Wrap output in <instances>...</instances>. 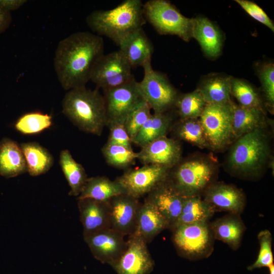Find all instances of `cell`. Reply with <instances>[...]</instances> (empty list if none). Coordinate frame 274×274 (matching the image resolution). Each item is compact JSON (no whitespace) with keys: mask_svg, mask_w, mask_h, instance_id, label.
Masks as SVG:
<instances>
[{"mask_svg":"<svg viewBox=\"0 0 274 274\" xmlns=\"http://www.w3.org/2000/svg\"><path fill=\"white\" fill-rule=\"evenodd\" d=\"M104 51L102 37L90 32H76L61 40L55 52L54 67L62 87L70 90L85 87Z\"/></svg>","mask_w":274,"mask_h":274,"instance_id":"cell-1","label":"cell"},{"mask_svg":"<svg viewBox=\"0 0 274 274\" xmlns=\"http://www.w3.org/2000/svg\"><path fill=\"white\" fill-rule=\"evenodd\" d=\"M141 0H125L109 10H95L86 18L89 27L97 35L104 36L119 47L146 23Z\"/></svg>","mask_w":274,"mask_h":274,"instance_id":"cell-2","label":"cell"},{"mask_svg":"<svg viewBox=\"0 0 274 274\" xmlns=\"http://www.w3.org/2000/svg\"><path fill=\"white\" fill-rule=\"evenodd\" d=\"M62 113L83 131L100 135L107 126L104 96L85 86L68 90L62 102Z\"/></svg>","mask_w":274,"mask_h":274,"instance_id":"cell-3","label":"cell"},{"mask_svg":"<svg viewBox=\"0 0 274 274\" xmlns=\"http://www.w3.org/2000/svg\"><path fill=\"white\" fill-rule=\"evenodd\" d=\"M270 150L265 127L258 128L234 141L227 156V165L239 175H256L268 164Z\"/></svg>","mask_w":274,"mask_h":274,"instance_id":"cell-4","label":"cell"},{"mask_svg":"<svg viewBox=\"0 0 274 274\" xmlns=\"http://www.w3.org/2000/svg\"><path fill=\"white\" fill-rule=\"evenodd\" d=\"M210 157H193L180 162L170 169L168 178L184 197L198 195L207 187L217 169Z\"/></svg>","mask_w":274,"mask_h":274,"instance_id":"cell-5","label":"cell"},{"mask_svg":"<svg viewBox=\"0 0 274 274\" xmlns=\"http://www.w3.org/2000/svg\"><path fill=\"white\" fill-rule=\"evenodd\" d=\"M234 106L232 100L207 104L199 118L211 149L220 150L235 141L232 129Z\"/></svg>","mask_w":274,"mask_h":274,"instance_id":"cell-6","label":"cell"},{"mask_svg":"<svg viewBox=\"0 0 274 274\" xmlns=\"http://www.w3.org/2000/svg\"><path fill=\"white\" fill-rule=\"evenodd\" d=\"M145 18L161 35H176L185 41L192 38L193 18L183 15L170 2L150 0L143 4Z\"/></svg>","mask_w":274,"mask_h":274,"instance_id":"cell-7","label":"cell"},{"mask_svg":"<svg viewBox=\"0 0 274 274\" xmlns=\"http://www.w3.org/2000/svg\"><path fill=\"white\" fill-rule=\"evenodd\" d=\"M151 61L143 66L144 76L138 85L144 100L154 113H166L175 107L179 94L162 73L154 70Z\"/></svg>","mask_w":274,"mask_h":274,"instance_id":"cell-8","label":"cell"},{"mask_svg":"<svg viewBox=\"0 0 274 274\" xmlns=\"http://www.w3.org/2000/svg\"><path fill=\"white\" fill-rule=\"evenodd\" d=\"M131 68L118 50L101 56L94 67L90 80L105 91L135 79Z\"/></svg>","mask_w":274,"mask_h":274,"instance_id":"cell-9","label":"cell"},{"mask_svg":"<svg viewBox=\"0 0 274 274\" xmlns=\"http://www.w3.org/2000/svg\"><path fill=\"white\" fill-rule=\"evenodd\" d=\"M104 93L107 126L124 124L130 113L144 100L135 79Z\"/></svg>","mask_w":274,"mask_h":274,"instance_id":"cell-10","label":"cell"},{"mask_svg":"<svg viewBox=\"0 0 274 274\" xmlns=\"http://www.w3.org/2000/svg\"><path fill=\"white\" fill-rule=\"evenodd\" d=\"M170 169L156 164H144L136 169H127L116 180L121 185L125 194L139 199L166 180Z\"/></svg>","mask_w":274,"mask_h":274,"instance_id":"cell-11","label":"cell"},{"mask_svg":"<svg viewBox=\"0 0 274 274\" xmlns=\"http://www.w3.org/2000/svg\"><path fill=\"white\" fill-rule=\"evenodd\" d=\"M147 243L135 234L129 235L124 252L112 265L117 274H149L153 270Z\"/></svg>","mask_w":274,"mask_h":274,"instance_id":"cell-12","label":"cell"},{"mask_svg":"<svg viewBox=\"0 0 274 274\" xmlns=\"http://www.w3.org/2000/svg\"><path fill=\"white\" fill-rule=\"evenodd\" d=\"M83 236L94 258L111 266L121 256L126 246L124 235L111 227Z\"/></svg>","mask_w":274,"mask_h":274,"instance_id":"cell-13","label":"cell"},{"mask_svg":"<svg viewBox=\"0 0 274 274\" xmlns=\"http://www.w3.org/2000/svg\"><path fill=\"white\" fill-rule=\"evenodd\" d=\"M107 202L110 227L124 236L133 234L141 205L138 199L124 193L112 197Z\"/></svg>","mask_w":274,"mask_h":274,"instance_id":"cell-14","label":"cell"},{"mask_svg":"<svg viewBox=\"0 0 274 274\" xmlns=\"http://www.w3.org/2000/svg\"><path fill=\"white\" fill-rule=\"evenodd\" d=\"M141 148L137 159L143 165L156 164L172 169L182 160L181 146L175 138L162 136Z\"/></svg>","mask_w":274,"mask_h":274,"instance_id":"cell-15","label":"cell"},{"mask_svg":"<svg viewBox=\"0 0 274 274\" xmlns=\"http://www.w3.org/2000/svg\"><path fill=\"white\" fill-rule=\"evenodd\" d=\"M174 243L184 254H203L210 244L211 236L207 222L182 224L174 228Z\"/></svg>","mask_w":274,"mask_h":274,"instance_id":"cell-16","label":"cell"},{"mask_svg":"<svg viewBox=\"0 0 274 274\" xmlns=\"http://www.w3.org/2000/svg\"><path fill=\"white\" fill-rule=\"evenodd\" d=\"M147 199L157 209L172 226L179 217L184 196L168 178L147 194Z\"/></svg>","mask_w":274,"mask_h":274,"instance_id":"cell-17","label":"cell"},{"mask_svg":"<svg viewBox=\"0 0 274 274\" xmlns=\"http://www.w3.org/2000/svg\"><path fill=\"white\" fill-rule=\"evenodd\" d=\"M78 200L80 220L83 227V235L110 227L107 202L90 198Z\"/></svg>","mask_w":274,"mask_h":274,"instance_id":"cell-18","label":"cell"},{"mask_svg":"<svg viewBox=\"0 0 274 274\" xmlns=\"http://www.w3.org/2000/svg\"><path fill=\"white\" fill-rule=\"evenodd\" d=\"M204 200L214 208L239 213L243 209L245 198L243 192L236 187L223 183L214 184L208 187Z\"/></svg>","mask_w":274,"mask_h":274,"instance_id":"cell-19","label":"cell"},{"mask_svg":"<svg viewBox=\"0 0 274 274\" xmlns=\"http://www.w3.org/2000/svg\"><path fill=\"white\" fill-rule=\"evenodd\" d=\"M120 52L131 68L143 66L151 61L153 46L142 28L131 34L119 46Z\"/></svg>","mask_w":274,"mask_h":274,"instance_id":"cell-20","label":"cell"},{"mask_svg":"<svg viewBox=\"0 0 274 274\" xmlns=\"http://www.w3.org/2000/svg\"><path fill=\"white\" fill-rule=\"evenodd\" d=\"M168 226L166 219L154 205L146 198L139 208L133 234L141 236L148 243Z\"/></svg>","mask_w":274,"mask_h":274,"instance_id":"cell-21","label":"cell"},{"mask_svg":"<svg viewBox=\"0 0 274 274\" xmlns=\"http://www.w3.org/2000/svg\"><path fill=\"white\" fill-rule=\"evenodd\" d=\"M192 38L198 41L207 55L215 57L219 54L222 47V35L218 27L208 18H193Z\"/></svg>","mask_w":274,"mask_h":274,"instance_id":"cell-22","label":"cell"},{"mask_svg":"<svg viewBox=\"0 0 274 274\" xmlns=\"http://www.w3.org/2000/svg\"><path fill=\"white\" fill-rule=\"evenodd\" d=\"M27 172L25 160L17 143L9 138L0 141V175L15 177Z\"/></svg>","mask_w":274,"mask_h":274,"instance_id":"cell-23","label":"cell"},{"mask_svg":"<svg viewBox=\"0 0 274 274\" xmlns=\"http://www.w3.org/2000/svg\"><path fill=\"white\" fill-rule=\"evenodd\" d=\"M124 193L123 188L116 180L112 181L105 176H97L87 178L78 198L107 202L112 197Z\"/></svg>","mask_w":274,"mask_h":274,"instance_id":"cell-24","label":"cell"},{"mask_svg":"<svg viewBox=\"0 0 274 274\" xmlns=\"http://www.w3.org/2000/svg\"><path fill=\"white\" fill-rule=\"evenodd\" d=\"M172 118L164 113L151 114L138 134L132 140L141 148L162 136H166L172 128Z\"/></svg>","mask_w":274,"mask_h":274,"instance_id":"cell-25","label":"cell"},{"mask_svg":"<svg viewBox=\"0 0 274 274\" xmlns=\"http://www.w3.org/2000/svg\"><path fill=\"white\" fill-rule=\"evenodd\" d=\"M20 146L25 160L27 172L30 176L36 177L44 174L52 166V155L39 143H23Z\"/></svg>","mask_w":274,"mask_h":274,"instance_id":"cell-26","label":"cell"},{"mask_svg":"<svg viewBox=\"0 0 274 274\" xmlns=\"http://www.w3.org/2000/svg\"><path fill=\"white\" fill-rule=\"evenodd\" d=\"M265 120L262 109L246 108L235 104L232 122L235 140L256 129L265 127Z\"/></svg>","mask_w":274,"mask_h":274,"instance_id":"cell-27","label":"cell"},{"mask_svg":"<svg viewBox=\"0 0 274 274\" xmlns=\"http://www.w3.org/2000/svg\"><path fill=\"white\" fill-rule=\"evenodd\" d=\"M231 77L214 75L204 80L197 90L207 104H220L231 100Z\"/></svg>","mask_w":274,"mask_h":274,"instance_id":"cell-28","label":"cell"},{"mask_svg":"<svg viewBox=\"0 0 274 274\" xmlns=\"http://www.w3.org/2000/svg\"><path fill=\"white\" fill-rule=\"evenodd\" d=\"M215 208L198 195L185 197L181 213L174 224V228L182 224L207 222Z\"/></svg>","mask_w":274,"mask_h":274,"instance_id":"cell-29","label":"cell"},{"mask_svg":"<svg viewBox=\"0 0 274 274\" xmlns=\"http://www.w3.org/2000/svg\"><path fill=\"white\" fill-rule=\"evenodd\" d=\"M59 164L70 187L69 195L79 196L88 178L84 168L67 149L61 151Z\"/></svg>","mask_w":274,"mask_h":274,"instance_id":"cell-30","label":"cell"},{"mask_svg":"<svg viewBox=\"0 0 274 274\" xmlns=\"http://www.w3.org/2000/svg\"><path fill=\"white\" fill-rule=\"evenodd\" d=\"M211 228L215 238L233 249L238 247L244 228L239 219L232 217L219 219L212 224Z\"/></svg>","mask_w":274,"mask_h":274,"instance_id":"cell-31","label":"cell"},{"mask_svg":"<svg viewBox=\"0 0 274 274\" xmlns=\"http://www.w3.org/2000/svg\"><path fill=\"white\" fill-rule=\"evenodd\" d=\"M173 128L174 135L177 139L187 142L201 149L210 148L199 118L180 119Z\"/></svg>","mask_w":274,"mask_h":274,"instance_id":"cell-32","label":"cell"},{"mask_svg":"<svg viewBox=\"0 0 274 274\" xmlns=\"http://www.w3.org/2000/svg\"><path fill=\"white\" fill-rule=\"evenodd\" d=\"M101 152L109 165L119 169L128 168L138 158V153L132 149L108 143L102 147Z\"/></svg>","mask_w":274,"mask_h":274,"instance_id":"cell-33","label":"cell"},{"mask_svg":"<svg viewBox=\"0 0 274 274\" xmlns=\"http://www.w3.org/2000/svg\"><path fill=\"white\" fill-rule=\"evenodd\" d=\"M206 105L201 94L196 89L191 92L179 95L175 107L180 119H198Z\"/></svg>","mask_w":274,"mask_h":274,"instance_id":"cell-34","label":"cell"},{"mask_svg":"<svg viewBox=\"0 0 274 274\" xmlns=\"http://www.w3.org/2000/svg\"><path fill=\"white\" fill-rule=\"evenodd\" d=\"M231 95L236 98L241 107L262 109V100L258 92L244 80L231 78Z\"/></svg>","mask_w":274,"mask_h":274,"instance_id":"cell-35","label":"cell"},{"mask_svg":"<svg viewBox=\"0 0 274 274\" xmlns=\"http://www.w3.org/2000/svg\"><path fill=\"white\" fill-rule=\"evenodd\" d=\"M52 117L40 112L26 113L15 123V128L24 134L40 133L52 125Z\"/></svg>","mask_w":274,"mask_h":274,"instance_id":"cell-36","label":"cell"},{"mask_svg":"<svg viewBox=\"0 0 274 274\" xmlns=\"http://www.w3.org/2000/svg\"><path fill=\"white\" fill-rule=\"evenodd\" d=\"M151 111L149 105L143 100L126 119L124 125L131 141L151 116Z\"/></svg>","mask_w":274,"mask_h":274,"instance_id":"cell-37","label":"cell"},{"mask_svg":"<svg viewBox=\"0 0 274 274\" xmlns=\"http://www.w3.org/2000/svg\"><path fill=\"white\" fill-rule=\"evenodd\" d=\"M260 250L256 260L248 267L253 270L263 267H269L273 264V257L271 250L272 237L269 230L261 231L258 235Z\"/></svg>","mask_w":274,"mask_h":274,"instance_id":"cell-38","label":"cell"},{"mask_svg":"<svg viewBox=\"0 0 274 274\" xmlns=\"http://www.w3.org/2000/svg\"><path fill=\"white\" fill-rule=\"evenodd\" d=\"M263 92L267 105L273 108L274 105V65L272 63L264 64L259 73Z\"/></svg>","mask_w":274,"mask_h":274,"instance_id":"cell-39","label":"cell"},{"mask_svg":"<svg viewBox=\"0 0 274 274\" xmlns=\"http://www.w3.org/2000/svg\"><path fill=\"white\" fill-rule=\"evenodd\" d=\"M237 3L251 17L274 31L273 22L265 12L255 3L247 0H236Z\"/></svg>","mask_w":274,"mask_h":274,"instance_id":"cell-40","label":"cell"},{"mask_svg":"<svg viewBox=\"0 0 274 274\" xmlns=\"http://www.w3.org/2000/svg\"><path fill=\"white\" fill-rule=\"evenodd\" d=\"M108 127L110 129V133L107 143L132 149L131 140L124 124H114Z\"/></svg>","mask_w":274,"mask_h":274,"instance_id":"cell-41","label":"cell"},{"mask_svg":"<svg viewBox=\"0 0 274 274\" xmlns=\"http://www.w3.org/2000/svg\"><path fill=\"white\" fill-rule=\"evenodd\" d=\"M26 2V0H0V8L10 12L18 9Z\"/></svg>","mask_w":274,"mask_h":274,"instance_id":"cell-42","label":"cell"},{"mask_svg":"<svg viewBox=\"0 0 274 274\" xmlns=\"http://www.w3.org/2000/svg\"><path fill=\"white\" fill-rule=\"evenodd\" d=\"M10 12L0 8V32L6 28L10 23Z\"/></svg>","mask_w":274,"mask_h":274,"instance_id":"cell-43","label":"cell"},{"mask_svg":"<svg viewBox=\"0 0 274 274\" xmlns=\"http://www.w3.org/2000/svg\"><path fill=\"white\" fill-rule=\"evenodd\" d=\"M269 274H274V265L273 264L271 265L268 267Z\"/></svg>","mask_w":274,"mask_h":274,"instance_id":"cell-44","label":"cell"}]
</instances>
